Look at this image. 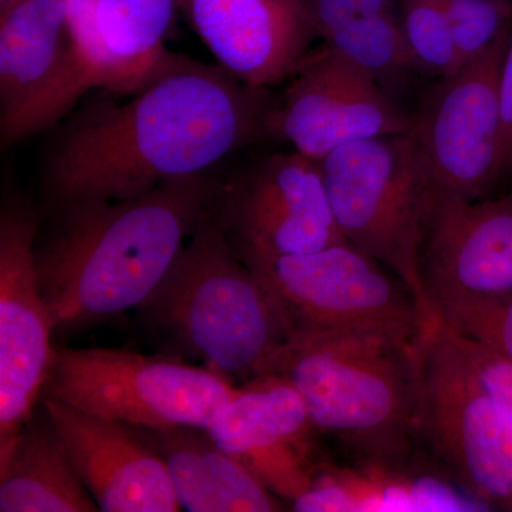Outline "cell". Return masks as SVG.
I'll return each instance as SVG.
<instances>
[{
  "mask_svg": "<svg viewBox=\"0 0 512 512\" xmlns=\"http://www.w3.org/2000/svg\"><path fill=\"white\" fill-rule=\"evenodd\" d=\"M111 96L84 104L57 138L46 168L57 211L130 200L165 181L210 173L269 134L275 101L268 89L183 56L126 103Z\"/></svg>",
  "mask_w": 512,
  "mask_h": 512,
  "instance_id": "6da1fadb",
  "label": "cell"
},
{
  "mask_svg": "<svg viewBox=\"0 0 512 512\" xmlns=\"http://www.w3.org/2000/svg\"><path fill=\"white\" fill-rule=\"evenodd\" d=\"M210 174L174 178L130 200L59 210L55 229L42 245L35 242L53 332L83 328L150 298L220 195L222 184Z\"/></svg>",
  "mask_w": 512,
  "mask_h": 512,
  "instance_id": "7a4b0ae2",
  "label": "cell"
},
{
  "mask_svg": "<svg viewBox=\"0 0 512 512\" xmlns=\"http://www.w3.org/2000/svg\"><path fill=\"white\" fill-rule=\"evenodd\" d=\"M420 329L293 340L275 375L301 393L318 433L365 467L399 471L420 444Z\"/></svg>",
  "mask_w": 512,
  "mask_h": 512,
  "instance_id": "3957f363",
  "label": "cell"
},
{
  "mask_svg": "<svg viewBox=\"0 0 512 512\" xmlns=\"http://www.w3.org/2000/svg\"><path fill=\"white\" fill-rule=\"evenodd\" d=\"M217 201L140 308L208 369L249 382L278 372L289 335L232 248Z\"/></svg>",
  "mask_w": 512,
  "mask_h": 512,
  "instance_id": "277c9868",
  "label": "cell"
},
{
  "mask_svg": "<svg viewBox=\"0 0 512 512\" xmlns=\"http://www.w3.org/2000/svg\"><path fill=\"white\" fill-rule=\"evenodd\" d=\"M319 165L343 237L396 276L429 312L420 252L433 190L409 133L346 144Z\"/></svg>",
  "mask_w": 512,
  "mask_h": 512,
  "instance_id": "5b68a950",
  "label": "cell"
},
{
  "mask_svg": "<svg viewBox=\"0 0 512 512\" xmlns=\"http://www.w3.org/2000/svg\"><path fill=\"white\" fill-rule=\"evenodd\" d=\"M237 386L175 357L126 349H53L42 399L140 429L207 430Z\"/></svg>",
  "mask_w": 512,
  "mask_h": 512,
  "instance_id": "8992f818",
  "label": "cell"
},
{
  "mask_svg": "<svg viewBox=\"0 0 512 512\" xmlns=\"http://www.w3.org/2000/svg\"><path fill=\"white\" fill-rule=\"evenodd\" d=\"M419 436L466 494L512 510V416L484 389L433 311L419 335Z\"/></svg>",
  "mask_w": 512,
  "mask_h": 512,
  "instance_id": "52a82bcc",
  "label": "cell"
},
{
  "mask_svg": "<svg viewBox=\"0 0 512 512\" xmlns=\"http://www.w3.org/2000/svg\"><path fill=\"white\" fill-rule=\"evenodd\" d=\"M239 258L264 286L289 343L333 333L420 328L429 313L399 279L349 242L305 255Z\"/></svg>",
  "mask_w": 512,
  "mask_h": 512,
  "instance_id": "ba28073f",
  "label": "cell"
},
{
  "mask_svg": "<svg viewBox=\"0 0 512 512\" xmlns=\"http://www.w3.org/2000/svg\"><path fill=\"white\" fill-rule=\"evenodd\" d=\"M510 35L441 77L412 113L409 136L437 194L480 200L501 180L500 76Z\"/></svg>",
  "mask_w": 512,
  "mask_h": 512,
  "instance_id": "9c48e42d",
  "label": "cell"
},
{
  "mask_svg": "<svg viewBox=\"0 0 512 512\" xmlns=\"http://www.w3.org/2000/svg\"><path fill=\"white\" fill-rule=\"evenodd\" d=\"M92 89L66 0H20L0 15L3 151L55 126Z\"/></svg>",
  "mask_w": 512,
  "mask_h": 512,
  "instance_id": "30bf717a",
  "label": "cell"
},
{
  "mask_svg": "<svg viewBox=\"0 0 512 512\" xmlns=\"http://www.w3.org/2000/svg\"><path fill=\"white\" fill-rule=\"evenodd\" d=\"M217 210L239 256L311 254L346 241L333 217L319 161L275 153L222 185Z\"/></svg>",
  "mask_w": 512,
  "mask_h": 512,
  "instance_id": "8fae6325",
  "label": "cell"
},
{
  "mask_svg": "<svg viewBox=\"0 0 512 512\" xmlns=\"http://www.w3.org/2000/svg\"><path fill=\"white\" fill-rule=\"evenodd\" d=\"M286 83L269 113L268 133L312 160L356 141L409 133L412 127V113L328 45L312 49Z\"/></svg>",
  "mask_w": 512,
  "mask_h": 512,
  "instance_id": "7c38bea8",
  "label": "cell"
},
{
  "mask_svg": "<svg viewBox=\"0 0 512 512\" xmlns=\"http://www.w3.org/2000/svg\"><path fill=\"white\" fill-rule=\"evenodd\" d=\"M32 211L5 207L0 215V467L42 399L52 360L53 325L40 295Z\"/></svg>",
  "mask_w": 512,
  "mask_h": 512,
  "instance_id": "4fadbf2b",
  "label": "cell"
},
{
  "mask_svg": "<svg viewBox=\"0 0 512 512\" xmlns=\"http://www.w3.org/2000/svg\"><path fill=\"white\" fill-rule=\"evenodd\" d=\"M420 272L429 303L512 299V192L460 200L433 191Z\"/></svg>",
  "mask_w": 512,
  "mask_h": 512,
  "instance_id": "5bb4252c",
  "label": "cell"
},
{
  "mask_svg": "<svg viewBox=\"0 0 512 512\" xmlns=\"http://www.w3.org/2000/svg\"><path fill=\"white\" fill-rule=\"evenodd\" d=\"M212 441L279 497H301L319 466L316 431L301 393L281 375L249 380L207 429Z\"/></svg>",
  "mask_w": 512,
  "mask_h": 512,
  "instance_id": "9a60e30c",
  "label": "cell"
},
{
  "mask_svg": "<svg viewBox=\"0 0 512 512\" xmlns=\"http://www.w3.org/2000/svg\"><path fill=\"white\" fill-rule=\"evenodd\" d=\"M40 400L100 511L183 510L163 458L136 427Z\"/></svg>",
  "mask_w": 512,
  "mask_h": 512,
  "instance_id": "2e32d148",
  "label": "cell"
},
{
  "mask_svg": "<svg viewBox=\"0 0 512 512\" xmlns=\"http://www.w3.org/2000/svg\"><path fill=\"white\" fill-rule=\"evenodd\" d=\"M225 72L248 86L285 83L318 33L301 0H178Z\"/></svg>",
  "mask_w": 512,
  "mask_h": 512,
  "instance_id": "e0dca14e",
  "label": "cell"
},
{
  "mask_svg": "<svg viewBox=\"0 0 512 512\" xmlns=\"http://www.w3.org/2000/svg\"><path fill=\"white\" fill-rule=\"evenodd\" d=\"M178 0H66L94 89L131 96L178 55L165 49Z\"/></svg>",
  "mask_w": 512,
  "mask_h": 512,
  "instance_id": "ac0fdd59",
  "label": "cell"
},
{
  "mask_svg": "<svg viewBox=\"0 0 512 512\" xmlns=\"http://www.w3.org/2000/svg\"><path fill=\"white\" fill-rule=\"evenodd\" d=\"M138 433L160 454L181 508L191 512L282 510L254 473L225 453L207 430L175 427Z\"/></svg>",
  "mask_w": 512,
  "mask_h": 512,
  "instance_id": "d6986e66",
  "label": "cell"
},
{
  "mask_svg": "<svg viewBox=\"0 0 512 512\" xmlns=\"http://www.w3.org/2000/svg\"><path fill=\"white\" fill-rule=\"evenodd\" d=\"M0 511H100L45 407L40 416L33 413L8 463L0 467Z\"/></svg>",
  "mask_w": 512,
  "mask_h": 512,
  "instance_id": "ffe728a7",
  "label": "cell"
},
{
  "mask_svg": "<svg viewBox=\"0 0 512 512\" xmlns=\"http://www.w3.org/2000/svg\"><path fill=\"white\" fill-rule=\"evenodd\" d=\"M323 42L365 70L384 89L419 70L404 37L399 8L350 23Z\"/></svg>",
  "mask_w": 512,
  "mask_h": 512,
  "instance_id": "44dd1931",
  "label": "cell"
},
{
  "mask_svg": "<svg viewBox=\"0 0 512 512\" xmlns=\"http://www.w3.org/2000/svg\"><path fill=\"white\" fill-rule=\"evenodd\" d=\"M407 46L419 70L446 77L460 69L443 0H397Z\"/></svg>",
  "mask_w": 512,
  "mask_h": 512,
  "instance_id": "7402d4cb",
  "label": "cell"
},
{
  "mask_svg": "<svg viewBox=\"0 0 512 512\" xmlns=\"http://www.w3.org/2000/svg\"><path fill=\"white\" fill-rule=\"evenodd\" d=\"M461 66L512 30V0H443Z\"/></svg>",
  "mask_w": 512,
  "mask_h": 512,
  "instance_id": "603a6c76",
  "label": "cell"
},
{
  "mask_svg": "<svg viewBox=\"0 0 512 512\" xmlns=\"http://www.w3.org/2000/svg\"><path fill=\"white\" fill-rule=\"evenodd\" d=\"M429 308L448 328L485 343L512 362V299L433 301Z\"/></svg>",
  "mask_w": 512,
  "mask_h": 512,
  "instance_id": "cb8c5ba5",
  "label": "cell"
},
{
  "mask_svg": "<svg viewBox=\"0 0 512 512\" xmlns=\"http://www.w3.org/2000/svg\"><path fill=\"white\" fill-rule=\"evenodd\" d=\"M441 323L446 328L454 345L460 350L461 355L466 357L468 365L474 370L484 389L493 397L495 402L503 407L505 412L510 413L512 416L511 360L495 352L494 349H491L485 343L478 342V340L470 338V336L448 328L443 320H441Z\"/></svg>",
  "mask_w": 512,
  "mask_h": 512,
  "instance_id": "d4e9b609",
  "label": "cell"
},
{
  "mask_svg": "<svg viewBox=\"0 0 512 512\" xmlns=\"http://www.w3.org/2000/svg\"><path fill=\"white\" fill-rule=\"evenodd\" d=\"M301 3L322 39L357 20L397 10V0H301Z\"/></svg>",
  "mask_w": 512,
  "mask_h": 512,
  "instance_id": "484cf974",
  "label": "cell"
},
{
  "mask_svg": "<svg viewBox=\"0 0 512 512\" xmlns=\"http://www.w3.org/2000/svg\"><path fill=\"white\" fill-rule=\"evenodd\" d=\"M501 178L512 173V32L500 76Z\"/></svg>",
  "mask_w": 512,
  "mask_h": 512,
  "instance_id": "4316f807",
  "label": "cell"
},
{
  "mask_svg": "<svg viewBox=\"0 0 512 512\" xmlns=\"http://www.w3.org/2000/svg\"><path fill=\"white\" fill-rule=\"evenodd\" d=\"M20 0H0V15L8 12L9 9H12L13 6L18 5Z\"/></svg>",
  "mask_w": 512,
  "mask_h": 512,
  "instance_id": "83f0119b",
  "label": "cell"
}]
</instances>
